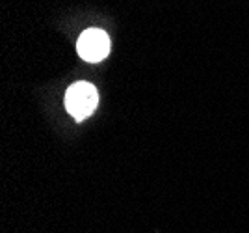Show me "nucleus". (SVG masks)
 I'll list each match as a JSON object with an SVG mask.
<instances>
[{
    "label": "nucleus",
    "instance_id": "f257e3e1",
    "mask_svg": "<svg viewBox=\"0 0 249 233\" xmlns=\"http://www.w3.org/2000/svg\"><path fill=\"white\" fill-rule=\"evenodd\" d=\"M99 103V94L91 84L88 82H76L65 94V108L78 121L88 117Z\"/></svg>",
    "mask_w": 249,
    "mask_h": 233
},
{
    "label": "nucleus",
    "instance_id": "f03ea898",
    "mask_svg": "<svg viewBox=\"0 0 249 233\" xmlns=\"http://www.w3.org/2000/svg\"><path fill=\"white\" fill-rule=\"evenodd\" d=\"M76 51L86 62H101L110 53V38L99 28H89L78 38Z\"/></svg>",
    "mask_w": 249,
    "mask_h": 233
}]
</instances>
